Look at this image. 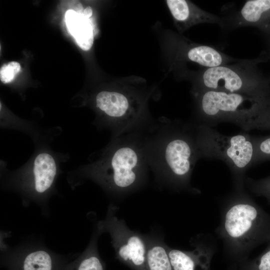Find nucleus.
Masks as SVG:
<instances>
[{"instance_id": "nucleus-5", "label": "nucleus", "mask_w": 270, "mask_h": 270, "mask_svg": "<svg viewBox=\"0 0 270 270\" xmlns=\"http://www.w3.org/2000/svg\"><path fill=\"white\" fill-rule=\"evenodd\" d=\"M192 124L201 158L224 162L232 173L234 190H244L246 172L253 166L251 136L245 132L226 136L212 127Z\"/></svg>"}, {"instance_id": "nucleus-8", "label": "nucleus", "mask_w": 270, "mask_h": 270, "mask_svg": "<svg viewBox=\"0 0 270 270\" xmlns=\"http://www.w3.org/2000/svg\"><path fill=\"white\" fill-rule=\"evenodd\" d=\"M118 208L110 204L106 216L96 224L101 232H108L116 258L132 270H148L145 236L131 230L116 215Z\"/></svg>"}, {"instance_id": "nucleus-2", "label": "nucleus", "mask_w": 270, "mask_h": 270, "mask_svg": "<svg viewBox=\"0 0 270 270\" xmlns=\"http://www.w3.org/2000/svg\"><path fill=\"white\" fill-rule=\"evenodd\" d=\"M149 168L144 130H136L114 137L80 176L96 183L108 194L118 196L142 186Z\"/></svg>"}, {"instance_id": "nucleus-1", "label": "nucleus", "mask_w": 270, "mask_h": 270, "mask_svg": "<svg viewBox=\"0 0 270 270\" xmlns=\"http://www.w3.org/2000/svg\"><path fill=\"white\" fill-rule=\"evenodd\" d=\"M144 136L150 168L156 179L177 191L192 190V172L201 158L192 123L153 122Z\"/></svg>"}, {"instance_id": "nucleus-4", "label": "nucleus", "mask_w": 270, "mask_h": 270, "mask_svg": "<svg viewBox=\"0 0 270 270\" xmlns=\"http://www.w3.org/2000/svg\"><path fill=\"white\" fill-rule=\"evenodd\" d=\"M267 58L264 52L256 58L204 68L197 74L194 92L212 90L266 100L270 98V78H266L257 66Z\"/></svg>"}, {"instance_id": "nucleus-7", "label": "nucleus", "mask_w": 270, "mask_h": 270, "mask_svg": "<svg viewBox=\"0 0 270 270\" xmlns=\"http://www.w3.org/2000/svg\"><path fill=\"white\" fill-rule=\"evenodd\" d=\"M58 172L54 156L41 152L26 170L12 174L8 184L20 194L24 206L33 202L39 206L43 214L48 216V200L54 194Z\"/></svg>"}, {"instance_id": "nucleus-16", "label": "nucleus", "mask_w": 270, "mask_h": 270, "mask_svg": "<svg viewBox=\"0 0 270 270\" xmlns=\"http://www.w3.org/2000/svg\"><path fill=\"white\" fill-rule=\"evenodd\" d=\"M254 129L270 130V98L260 104L248 130Z\"/></svg>"}, {"instance_id": "nucleus-15", "label": "nucleus", "mask_w": 270, "mask_h": 270, "mask_svg": "<svg viewBox=\"0 0 270 270\" xmlns=\"http://www.w3.org/2000/svg\"><path fill=\"white\" fill-rule=\"evenodd\" d=\"M146 242V262L148 270H172L168 254V246L162 240L145 237Z\"/></svg>"}, {"instance_id": "nucleus-21", "label": "nucleus", "mask_w": 270, "mask_h": 270, "mask_svg": "<svg viewBox=\"0 0 270 270\" xmlns=\"http://www.w3.org/2000/svg\"><path fill=\"white\" fill-rule=\"evenodd\" d=\"M68 4L69 10H72L78 14H83V8L82 4L79 2L70 1L68 2Z\"/></svg>"}, {"instance_id": "nucleus-13", "label": "nucleus", "mask_w": 270, "mask_h": 270, "mask_svg": "<svg viewBox=\"0 0 270 270\" xmlns=\"http://www.w3.org/2000/svg\"><path fill=\"white\" fill-rule=\"evenodd\" d=\"M65 19L67 28L78 46L84 50H90L93 44L94 34L89 18L83 14L68 10L66 12Z\"/></svg>"}, {"instance_id": "nucleus-22", "label": "nucleus", "mask_w": 270, "mask_h": 270, "mask_svg": "<svg viewBox=\"0 0 270 270\" xmlns=\"http://www.w3.org/2000/svg\"><path fill=\"white\" fill-rule=\"evenodd\" d=\"M266 42L267 58L270 59V36H264Z\"/></svg>"}, {"instance_id": "nucleus-14", "label": "nucleus", "mask_w": 270, "mask_h": 270, "mask_svg": "<svg viewBox=\"0 0 270 270\" xmlns=\"http://www.w3.org/2000/svg\"><path fill=\"white\" fill-rule=\"evenodd\" d=\"M102 234L96 226L86 248L74 260L69 262L63 270H104V264L98 248V239Z\"/></svg>"}, {"instance_id": "nucleus-11", "label": "nucleus", "mask_w": 270, "mask_h": 270, "mask_svg": "<svg viewBox=\"0 0 270 270\" xmlns=\"http://www.w3.org/2000/svg\"><path fill=\"white\" fill-rule=\"evenodd\" d=\"M192 244L194 248L190 251L168 246V254L172 270H210L214 248L200 238L192 239Z\"/></svg>"}, {"instance_id": "nucleus-3", "label": "nucleus", "mask_w": 270, "mask_h": 270, "mask_svg": "<svg viewBox=\"0 0 270 270\" xmlns=\"http://www.w3.org/2000/svg\"><path fill=\"white\" fill-rule=\"evenodd\" d=\"M216 232L232 258L242 264L253 248L270 241V214L245 190H234L224 203Z\"/></svg>"}, {"instance_id": "nucleus-19", "label": "nucleus", "mask_w": 270, "mask_h": 270, "mask_svg": "<svg viewBox=\"0 0 270 270\" xmlns=\"http://www.w3.org/2000/svg\"><path fill=\"white\" fill-rule=\"evenodd\" d=\"M240 270H270V241L260 255L252 260L242 264Z\"/></svg>"}, {"instance_id": "nucleus-23", "label": "nucleus", "mask_w": 270, "mask_h": 270, "mask_svg": "<svg viewBox=\"0 0 270 270\" xmlns=\"http://www.w3.org/2000/svg\"><path fill=\"white\" fill-rule=\"evenodd\" d=\"M83 14L86 18H89L92 14V8L90 6L86 7L84 10Z\"/></svg>"}, {"instance_id": "nucleus-18", "label": "nucleus", "mask_w": 270, "mask_h": 270, "mask_svg": "<svg viewBox=\"0 0 270 270\" xmlns=\"http://www.w3.org/2000/svg\"><path fill=\"white\" fill-rule=\"evenodd\" d=\"M244 185L252 194L264 198L270 204V175L258 180L246 176Z\"/></svg>"}, {"instance_id": "nucleus-6", "label": "nucleus", "mask_w": 270, "mask_h": 270, "mask_svg": "<svg viewBox=\"0 0 270 270\" xmlns=\"http://www.w3.org/2000/svg\"><path fill=\"white\" fill-rule=\"evenodd\" d=\"M194 96L196 116L194 123L212 127L221 122H230L245 130H248L260 103L264 100L212 90L196 92Z\"/></svg>"}, {"instance_id": "nucleus-17", "label": "nucleus", "mask_w": 270, "mask_h": 270, "mask_svg": "<svg viewBox=\"0 0 270 270\" xmlns=\"http://www.w3.org/2000/svg\"><path fill=\"white\" fill-rule=\"evenodd\" d=\"M254 147L253 165L270 160V135L266 136H251Z\"/></svg>"}, {"instance_id": "nucleus-9", "label": "nucleus", "mask_w": 270, "mask_h": 270, "mask_svg": "<svg viewBox=\"0 0 270 270\" xmlns=\"http://www.w3.org/2000/svg\"><path fill=\"white\" fill-rule=\"evenodd\" d=\"M69 262L41 240H28L11 247L1 248L0 264L7 270H63Z\"/></svg>"}, {"instance_id": "nucleus-10", "label": "nucleus", "mask_w": 270, "mask_h": 270, "mask_svg": "<svg viewBox=\"0 0 270 270\" xmlns=\"http://www.w3.org/2000/svg\"><path fill=\"white\" fill-rule=\"evenodd\" d=\"M221 18L222 30L252 26L258 28L264 36H270V0H246L239 10Z\"/></svg>"}, {"instance_id": "nucleus-20", "label": "nucleus", "mask_w": 270, "mask_h": 270, "mask_svg": "<svg viewBox=\"0 0 270 270\" xmlns=\"http://www.w3.org/2000/svg\"><path fill=\"white\" fill-rule=\"evenodd\" d=\"M20 70V66L16 62H11L2 66L0 70V79L3 83L11 82Z\"/></svg>"}, {"instance_id": "nucleus-12", "label": "nucleus", "mask_w": 270, "mask_h": 270, "mask_svg": "<svg viewBox=\"0 0 270 270\" xmlns=\"http://www.w3.org/2000/svg\"><path fill=\"white\" fill-rule=\"evenodd\" d=\"M166 3L180 32L200 24H217L220 28L222 26L221 17L200 8L190 0H167Z\"/></svg>"}]
</instances>
